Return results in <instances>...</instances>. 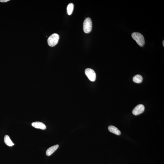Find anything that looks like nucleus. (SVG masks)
<instances>
[{"label": "nucleus", "instance_id": "nucleus-7", "mask_svg": "<svg viewBox=\"0 0 164 164\" xmlns=\"http://www.w3.org/2000/svg\"><path fill=\"white\" fill-rule=\"evenodd\" d=\"M58 145H56L49 148L46 152V154L47 156H50L59 147Z\"/></svg>", "mask_w": 164, "mask_h": 164}, {"label": "nucleus", "instance_id": "nucleus-5", "mask_svg": "<svg viewBox=\"0 0 164 164\" xmlns=\"http://www.w3.org/2000/svg\"><path fill=\"white\" fill-rule=\"evenodd\" d=\"M145 107L142 104H139L135 107L132 110V113L134 115H138L144 112Z\"/></svg>", "mask_w": 164, "mask_h": 164}, {"label": "nucleus", "instance_id": "nucleus-9", "mask_svg": "<svg viewBox=\"0 0 164 164\" xmlns=\"http://www.w3.org/2000/svg\"><path fill=\"white\" fill-rule=\"evenodd\" d=\"M4 142L7 146L9 147H12L14 145L11 140H10L9 136L8 135H5L4 138Z\"/></svg>", "mask_w": 164, "mask_h": 164}, {"label": "nucleus", "instance_id": "nucleus-4", "mask_svg": "<svg viewBox=\"0 0 164 164\" xmlns=\"http://www.w3.org/2000/svg\"><path fill=\"white\" fill-rule=\"evenodd\" d=\"M85 73L89 79L92 81H94L96 78V74L95 71L91 68H88L85 71Z\"/></svg>", "mask_w": 164, "mask_h": 164}, {"label": "nucleus", "instance_id": "nucleus-8", "mask_svg": "<svg viewBox=\"0 0 164 164\" xmlns=\"http://www.w3.org/2000/svg\"><path fill=\"white\" fill-rule=\"evenodd\" d=\"M108 129L110 132L116 135H120L121 134L120 131L118 129V128L115 126H108Z\"/></svg>", "mask_w": 164, "mask_h": 164}, {"label": "nucleus", "instance_id": "nucleus-1", "mask_svg": "<svg viewBox=\"0 0 164 164\" xmlns=\"http://www.w3.org/2000/svg\"><path fill=\"white\" fill-rule=\"evenodd\" d=\"M132 38L136 41L139 45L142 47L145 44L144 38L141 34L138 32H134L132 34Z\"/></svg>", "mask_w": 164, "mask_h": 164}, {"label": "nucleus", "instance_id": "nucleus-11", "mask_svg": "<svg viewBox=\"0 0 164 164\" xmlns=\"http://www.w3.org/2000/svg\"><path fill=\"white\" fill-rule=\"evenodd\" d=\"M74 7V4L72 3H70L67 6V13L68 15H71L72 14L73 10Z\"/></svg>", "mask_w": 164, "mask_h": 164}, {"label": "nucleus", "instance_id": "nucleus-13", "mask_svg": "<svg viewBox=\"0 0 164 164\" xmlns=\"http://www.w3.org/2000/svg\"><path fill=\"white\" fill-rule=\"evenodd\" d=\"M162 44H163V46H164V41H163V42H162Z\"/></svg>", "mask_w": 164, "mask_h": 164}, {"label": "nucleus", "instance_id": "nucleus-2", "mask_svg": "<svg viewBox=\"0 0 164 164\" xmlns=\"http://www.w3.org/2000/svg\"><path fill=\"white\" fill-rule=\"evenodd\" d=\"M59 39V36L58 34H53L49 37L48 39V44L50 47H54L58 44Z\"/></svg>", "mask_w": 164, "mask_h": 164}, {"label": "nucleus", "instance_id": "nucleus-12", "mask_svg": "<svg viewBox=\"0 0 164 164\" xmlns=\"http://www.w3.org/2000/svg\"><path fill=\"white\" fill-rule=\"evenodd\" d=\"M10 0H0V2L3 3H5L8 2Z\"/></svg>", "mask_w": 164, "mask_h": 164}, {"label": "nucleus", "instance_id": "nucleus-10", "mask_svg": "<svg viewBox=\"0 0 164 164\" xmlns=\"http://www.w3.org/2000/svg\"><path fill=\"white\" fill-rule=\"evenodd\" d=\"M143 80L142 76L139 74L135 75L133 77V80L134 82L137 83H142Z\"/></svg>", "mask_w": 164, "mask_h": 164}, {"label": "nucleus", "instance_id": "nucleus-3", "mask_svg": "<svg viewBox=\"0 0 164 164\" xmlns=\"http://www.w3.org/2000/svg\"><path fill=\"white\" fill-rule=\"evenodd\" d=\"M92 28V21L90 18H87L84 20L83 23V30L86 33H89L91 31Z\"/></svg>", "mask_w": 164, "mask_h": 164}, {"label": "nucleus", "instance_id": "nucleus-6", "mask_svg": "<svg viewBox=\"0 0 164 164\" xmlns=\"http://www.w3.org/2000/svg\"><path fill=\"white\" fill-rule=\"evenodd\" d=\"M32 126L37 129L44 130L46 129V126L44 123L41 122H36L32 123Z\"/></svg>", "mask_w": 164, "mask_h": 164}]
</instances>
